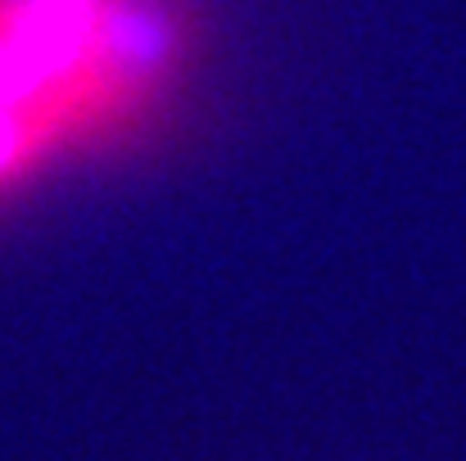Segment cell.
Segmentation results:
<instances>
[{
	"instance_id": "1",
	"label": "cell",
	"mask_w": 466,
	"mask_h": 461,
	"mask_svg": "<svg viewBox=\"0 0 466 461\" xmlns=\"http://www.w3.org/2000/svg\"><path fill=\"white\" fill-rule=\"evenodd\" d=\"M204 59L199 0H0V217L163 150Z\"/></svg>"
}]
</instances>
